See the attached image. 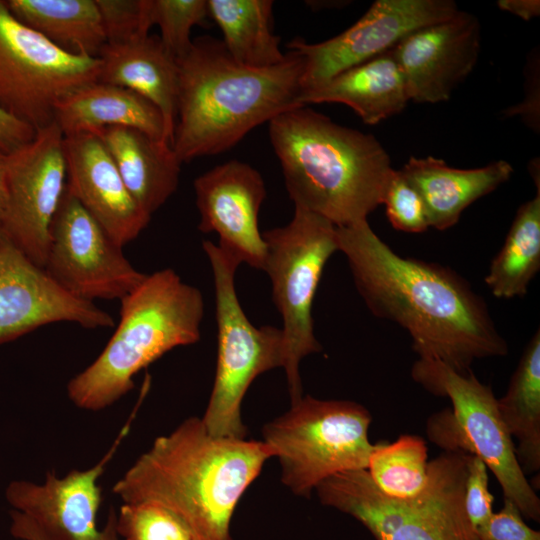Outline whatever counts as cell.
<instances>
[{"label": "cell", "mask_w": 540, "mask_h": 540, "mask_svg": "<svg viewBox=\"0 0 540 540\" xmlns=\"http://www.w3.org/2000/svg\"><path fill=\"white\" fill-rule=\"evenodd\" d=\"M336 231L338 249L368 309L403 327L419 358L467 374L475 360L508 353L485 301L455 271L400 256L368 220Z\"/></svg>", "instance_id": "cell-1"}, {"label": "cell", "mask_w": 540, "mask_h": 540, "mask_svg": "<svg viewBox=\"0 0 540 540\" xmlns=\"http://www.w3.org/2000/svg\"><path fill=\"white\" fill-rule=\"evenodd\" d=\"M263 441L214 437L190 417L157 437L114 484L123 503H153L174 514L193 540H232L234 510L265 462Z\"/></svg>", "instance_id": "cell-2"}, {"label": "cell", "mask_w": 540, "mask_h": 540, "mask_svg": "<svg viewBox=\"0 0 540 540\" xmlns=\"http://www.w3.org/2000/svg\"><path fill=\"white\" fill-rule=\"evenodd\" d=\"M177 120L172 148L181 163L225 152L252 129L300 102L304 59L295 51L269 68L236 62L212 36L192 40L177 60Z\"/></svg>", "instance_id": "cell-3"}, {"label": "cell", "mask_w": 540, "mask_h": 540, "mask_svg": "<svg viewBox=\"0 0 540 540\" xmlns=\"http://www.w3.org/2000/svg\"><path fill=\"white\" fill-rule=\"evenodd\" d=\"M268 131L294 206L340 227L367 220L381 205L393 168L373 135L307 106L274 117Z\"/></svg>", "instance_id": "cell-4"}, {"label": "cell", "mask_w": 540, "mask_h": 540, "mask_svg": "<svg viewBox=\"0 0 540 540\" xmlns=\"http://www.w3.org/2000/svg\"><path fill=\"white\" fill-rule=\"evenodd\" d=\"M120 302L114 334L99 356L67 384L69 399L80 409L111 406L133 389L140 370L200 339L202 294L170 268L145 275Z\"/></svg>", "instance_id": "cell-5"}, {"label": "cell", "mask_w": 540, "mask_h": 540, "mask_svg": "<svg viewBox=\"0 0 540 540\" xmlns=\"http://www.w3.org/2000/svg\"><path fill=\"white\" fill-rule=\"evenodd\" d=\"M473 455L444 451L428 462L424 490L409 499L383 494L366 469L334 474L315 488L323 505L346 513L375 540H479L464 508Z\"/></svg>", "instance_id": "cell-6"}, {"label": "cell", "mask_w": 540, "mask_h": 540, "mask_svg": "<svg viewBox=\"0 0 540 540\" xmlns=\"http://www.w3.org/2000/svg\"><path fill=\"white\" fill-rule=\"evenodd\" d=\"M371 420L356 402L303 396L264 425L262 441L278 458L284 485L307 497L334 474L367 469L375 447L368 437Z\"/></svg>", "instance_id": "cell-7"}, {"label": "cell", "mask_w": 540, "mask_h": 540, "mask_svg": "<svg viewBox=\"0 0 540 540\" xmlns=\"http://www.w3.org/2000/svg\"><path fill=\"white\" fill-rule=\"evenodd\" d=\"M202 247L213 273L218 350L213 388L201 419L214 437L244 439L243 397L257 376L284 367V336L281 328L256 327L244 313L234 282L241 263L211 241H203Z\"/></svg>", "instance_id": "cell-8"}, {"label": "cell", "mask_w": 540, "mask_h": 540, "mask_svg": "<svg viewBox=\"0 0 540 540\" xmlns=\"http://www.w3.org/2000/svg\"><path fill=\"white\" fill-rule=\"evenodd\" d=\"M266 244L263 271L271 281L273 301L283 319L285 363L291 403L303 397L300 361L320 352L314 335L312 304L324 266L339 251L336 226L294 206L291 221L262 233Z\"/></svg>", "instance_id": "cell-9"}, {"label": "cell", "mask_w": 540, "mask_h": 540, "mask_svg": "<svg viewBox=\"0 0 540 540\" xmlns=\"http://www.w3.org/2000/svg\"><path fill=\"white\" fill-rule=\"evenodd\" d=\"M100 60L69 53L24 25L0 0V108L35 131L54 121L56 103L98 81Z\"/></svg>", "instance_id": "cell-10"}, {"label": "cell", "mask_w": 540, "mask_h": 540, "mask_svg": "<svg viewBox=\"0 0 540 540\" xmlns=\"http://www.w3.org/2000/svg\"><path fill=\"white\" fill-rule=\"evenodd\" d=\"M411 375L430 393L451 400L459 429L456 452L478 457L498 480L504 499L514 503L525 518L539 522L540 499L520 467L491 387L472 370L461 374L433 359L419 358Z\"/></svg>", "instance_id": "cell-11"}, {"label": "cell", "mask_w": 540, "mask_h": 540, "mask_svg": "<svg viewBox=\"0 0 540 540\" xmlns=\"http://www.w3.org/2000/svg\"><path fill=\"white\" fill-rule=\"evenodd\" d=\"M65 186L51 230L48 275L79 299L121 300L145 277Z\"/></svg>", "instance_id": "cell-12"}, {"label": "cell", "mask_w": 540, "mask_h": 540, "mask_svg": "<svg viewBox=\"0 0 540 540\" xmlns=\"http://www.w3.org/2000/svg\"><path fill=\"white\" fill-rule=\"evenodd\" d=\"M63 137L53 121L37 130L29 143L8 154L2 233L42 268L67 180Z\"/></svg>", "instance_id": "cell-13"}, {"label": "cell", "mask_w": 540, "mask_h": 540, "mask_svg": "<svg viewBox=\"0 0 540 540\" xmlns=\"http://www.w3.org/2000/svg\"><path fill=\"white\" fill-rule=\"evenodd\" d=\"M458 11L453 0H376L352 26L326 41L293 39L287 48L304 59L302 93L392 50L413 31L445 21Z\"/></svg>", "instance_id": "cell-14"}, {"label": "cell", "mask_w": 540, "mask_h": 540, "mask_svg": "<svg viewBox=\"0 0 540 540\" xmlns=\"http://www.w3.org/2000/svg\"><path fill=\"white\" fill-rule=\"evenodd\" d=\"M135 411L111 448L94 466L72 470L61 478L54 471H49L42 484L27 480L11 481L5 497L12 509L23 513L59 540H121L116 526L117 514L113 509L105 526L102 529L97 526V513L102 501L98 479L128 434Z\"/></svg>", "instance_id": "cell-15"}, {"label": "cell", "mask_w": 540, "mask_h": 540, "mask_svg": "<svg viewBox=\"0 0 540 540\" xmlns=\"http://www.w3.org/2000/svg\"><path fill=\"white\" fill-rule=\"evenodd\" d=\"M56 322L90 329L114 325L109 313L69 294L1 232L0 345Z\"/></svg>", "instance_id": "cell-16"}, {"label": "cell", "mask_w": 540, "mask_h": 540, "mask_svg": "<svg viewBox=\"0 0 540 540\" xmlns=\"http://www.w3.org/2000/svg\"><path fill=\"white\" fill-rule=\"evenodd\" d=\"M481 48L478 18L459 10L451 18L419 28L392 52L403 74L410 101H448L474 69Z\"/></svg>", "instance_id": "cell-17"}, {"label": "cell", "mask_w": 540, "mask_h": 540, "mask_svg": "<svg viewBox=\"0 0 540 540\" xmlns=\"http://www.w3.org/2000/svg\"><path fill=\"white\" fill-rule=\"evenodd\" d=\"M199 231L216 232L220 248L240 263L263 270L266 244L258 214L266 196L261 174L247 163L230 160L194 180Z\"/></svg>", "instance_id": "cell-18"}, {"label": "cell", "mask_w": 540, "mask_h": 540, "mask_svg": "<svg viewBox=\"0 0 540 540\" xmlns=\"http://www.w3.org/2000/svg\"><path fill=\"white\" fill-rule=\"evenodd\" d=\"M68 189L121 247L148 225L146 213L128 191L116 164L94 132L63 137Z\"/></svg>", "instance_id": "cell-19"}, {"label": "cell", "mask_w": 540, "mask_h": 540, "mask_svg": "<svg viewBox=\"0 0 540 540\" xmlns=\"http://www.w3.org/2000/svg\"><path fill=\"white\" fill-rule=\"evenodd\" d=\"M98 81L129 89L154 104L164 122V138L172 146L177 120L178 65L160 38L146 35L106 43L98 56Z\"/></svg>", "instance_id": "cell-20"}, {"label": "cell", "mask_w": 540, "mask_h": 540, "mask_svg": "<svg viewBox=\"0 0 540 540\" xmlns=\"http://www.w3.org/2000/svg\"><path fill=\"white\" fill-rule=\"evenodd\" d=\"M400 171L422 197L430 227L443 231L454 226L468 206L508 181L514 169L505 160L459 169L433 156H411Z\"/></svg>", "instance_id": "cell-21"}, {"label": "cell", "mask_w": 540, "mask_h": 540, "mask_svg": "<svg viewBox=\"0 0 540 540\" xmlns=\"http://www.w3.org/2000/svg\"><path fill=\"white\" fill-rule=\"evenodd\" d=\"M110 153L134 200L149 215L176 191L181 162L172 146L123 126L94 131Z\"/></svg>", "instance_id": "cell-22"}, {"label": "cell", "mask_w": 540, "mask_h": 540, "mask_svg": "<svg viewBox=\"0 0 540 540\" xmlns=\"http://www.w3.org/2000/svg\"><path fill=\"white\" fill-rule=\"evenodd\" d=\"M54 122L63 136L123 126L167 143L163 118L154 104L129 89L100 81L61 98L55 105Z\"/></svg>", "instance_id": "cell-23"}, {"label": "cell", "mask_w": 540, "mask_h": 540, "mask_svg": "<svg viewBox=\"0 0 540 540\" xmlns=\"http://www.w3.org/2000/svg\"><path fill=\"white\" fill-rule=\"evenodd\" d=\"M409 101L405 80L392 50L339 73L300 97L305 106L345 104L369 125L400 113Z\"/></svg>", "instance_id": "cell-24"}, {"label": "cell", "mask_w": 540, "mask_h": 540, "mask_svg": "<svg viewBox=\"0 0 540 540\" xmlns=\"http://www.w3.org/2000/svg\"><path fill=\"white\" fill-rule=\"evenodd\" d=\"M12 15L59 48L97 57L107 43L95 0H5Z\"/></svg>", "instance_id": "cell-25"}, {"label": "cell", "mask_w": 540, "mask_h": 540, "mask_svg": "<svg viewBox=\"0 0 540 540\" xmlns=\"http://www.w3.org/2000/svg\"><path fill=\"white\" fill-rule=\"evenodd\" d=\"M208 15L219 26L229 55L251 68H269L282 63L280 38L271 28V0H207Z\"/></svg>", "instance_id": "cell-26"}, {"label": "cell", "mask_w": 540, "mask_h": 540, "mask_svg": "<svg viewBox=\"0 0 540 540\" xmlns=\"http://www.w3.org/2000/svg\"><path fill=\"white\" fill-rule=\"evenodd\" d=\"M500 417L518 440L516 456L524 473L540 468V332L532 336L514 371L506 394L497 399Z\"/></svg>", "instance_id": "cell-27"}, {"label": "cell", "mask_w": 540, "mask_h": 540, "mask_svg": "<svg viewBox=\"0 0 540 540\" xmlns=\"http://www.w3.org/2000/svg\"><path fill=\"white\" fill-rule=\"evenodd\" d=\"M540 269V188L517 210L485 283L498 298L521 297Z\"/></svg>", "instance_id": "cell-28"}, {"label": "cell", "mask_w": 540, "mask_h": 540, "mask_svg": "<svg viewBox=\"0 0 540 540\" xmlns=\"http://www.w3.org/2000/svg\"><path fill=\"white\" fill-rule=\"evenodd\" d=\"M366 470L386 496L409 499L419 495L428 482L425 440L406 434L392 443L376 444Z\"/></svg>", "instance_id": "cell-29"}, {"label": "cell", "mask_w": 540, "mask_h": 540, "mask_svg": "<svg viewBox=\"0 0 540 540\" xmlns=\"http://www.w3.org/2000/svg\"><path fill=\"white\" fill-rule=\"evenodd\" d=\"M207 15V0H149L150 23L158 25L162 45L176 61L187 54L192 28Z\"/></svg>", "instance_id": "cell-30"}, {"label": "cell", "mask_w": 540, "mask_h": 540, "mask_svg": "<svg viewBox=\"0 0 540 540\" xmlns=\"http://www.w3.org/2000/svg\"><path fill=\"white\" fill-rule=\"evenodd\" d=\"M116 526L125 540H193L174 514L153 503H123Z\"/></svg>", "instance_id": "cell-31"}, {"label": "cell", "mask_w": 540, "mask_h": 540, "mask_svg": "<svg viewBox=\"0 0 540 540\" xmlns=\"http://www.w3.org/2000/svg\"><path fill=\"white\" fill-rule=\"evenodd\" d=\"M381 204L385 205L390 224L398 231L422 233L430 227L422 197L400 170L392 169Z\"/></svg>", "instance_id": "cell-32"}, {"label": "cell", "mask_w": 540, "mask_h": 540, "mask_svg": "<svg viewBox=\"0 0 540 540\" xmlns=\"http://www.w3.org/2000/svg\"><path fill=\"white\" fill-rule=\"evenodd\" d=\"M107 43H120L149 34V0H95Z\"/></svg>", "instance_id": "cell-33"}, {"label": "cell", "mask_w": 540, "mask_h": 540, "mask_svg": "<svg viewBox=\"0 0 540 540\" xmlns=\"http://www.w3.org/2000/svg\"><path fill=\"white\" fill-rule=\"evenodd\" d=\"M493 495L488 489L486 465L476 456H472L464 489V508L475 532L483 526L493 514Z\"/></svg>", "instance_id": "cell-34"}, {"label": "cell", "mask_w": 540, "mask_h": 540, "mask_svg": "<svg viewBox=\"0 0 540 540\" xmlns=\"http://www.w3.org/2000/svg\"><path fill=\"white\" fill-rule=\"evenodd\" d=\"M476 534L479 540H540L539 531L526 525L519 509L507 499L503 508L498 513L493 512Z\"/></svg>", "instance_id": "cell-35"}, {"label": "cell", "mask_w": 540, "mask_h": 540, "mask_svg": "<svg viewBox=\"0 0 540 540\" xmlns=\"http://www.w3.org/2000/svg\"><path fill=\"white\" fill-rule=\"evenodd\" d=\"M540 59L539 50L530 52L524 69V99L503 111L505 117L521 118L522 122L538 133L540 130Z\"/></svg>", "instance_id": "cell-36"}, {"label": "cell", "mask_w": 540, "mask_h": 540, "mask_svg": "<svg viewBox=\"0 0 540 540\" xmlns=\"http://www.w3.org/2000/svg\"><path fill=\"white\" fill-rule=\"evenodd\" d=\"M36 131L0 108V149L12 153L29 143Z\"/></svg>", "instance_id": "cell-37"}, {"label": "cell", "mask_w": 540, "mask_h": 540, "mask_svg": "<svg viewBox=\"0 0 540 540\" xmlns=\"http://www.w3.org/2000/svg\"><path fill=\"white\" fill-rule=\"evenodd\" d=\"M10 533L19 540H59L48 534L29 517L13 509L10 511Z\"/></svg>", "instance_id": "cell-38"}, {"label": "cell", "mask_w": 540, "mask_h": 540, "mask_svg": "<svg viewBox=\"0 0 540 540\" xmlns=\"http://www.w3.org/2000/svg\"><path fill=\"white\" fill-rule=\"evenodd\" d=\"M497 6L525 21H530L540 14L539 0H499Z\"/></svg>", "instance_id": "cell-39"}, {"label": "cell", "mask_w": 540, "mask_h": 540, "mask_svg": "<svg viewBox=\"0 0 540 540\" xmlns=\"http://www.w3.org/2000/svg\"><path fill=\"white\" fill-rule=\"evenodd\" d=\"M7 163L8 153L0 149V233L7 204Z\"/></svg>", "instance_id": "cell-40"}]
</instances>
